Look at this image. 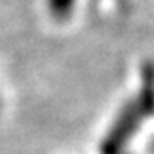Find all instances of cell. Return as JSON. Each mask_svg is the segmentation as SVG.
<instances>
[{"mask_svg":"<svg viewBox=\"0 0 154 154\" xmlns=\"http://www.w3.org/2000/svg\"><path fill=\"white\" fill-rule=\"evenodd\" d=\"M77 0H46L48 12L55 21H67L75 9Z\"/></svg>","mask_w":154,"mask_h":154,"instance_id":"7a4b0ae2","label":"cell"},{"mask_svg":"<svg viewBox=\"0 0 154 154\" xmlns=\"http://www.w3.org/2000/svg\"><path fill=\"white\" fill-rule=\"evenodd\" d=\"M151 149H152V154H154V142H152V147H151Z\"/></svg>","mask_w":154,"mask_h":154,"instance_id":"3957f363","label":"cell"},{"mask_svg":"<svg viewBox=\"0 0 154 154\" xmlns=\"http://www.w3.org/2000/svg\"><path fill=\"white\" fill-rule=\"evenodd\" d=\"M151 116H154V62L146 60L140 67L139 91L120 108L99 144V154H122L140 125Z\"/></svg>","mask_w":154,"mask_h":154,"instance_id":"6da1fadb","label":"cell"},{"mask_svg":"<svg viewBox=\"0 0 154 154\" xmlns=\"http://www.w3.org/2000/svg\"><path fill=\"white\" fill-rule=\"evenodd\" d=\"M0 108H2V99H0Z\"/></svg>","mask_w":154,"mask_h":154,"instance_id":"277c9868","label":"cell"}]
</instances>
